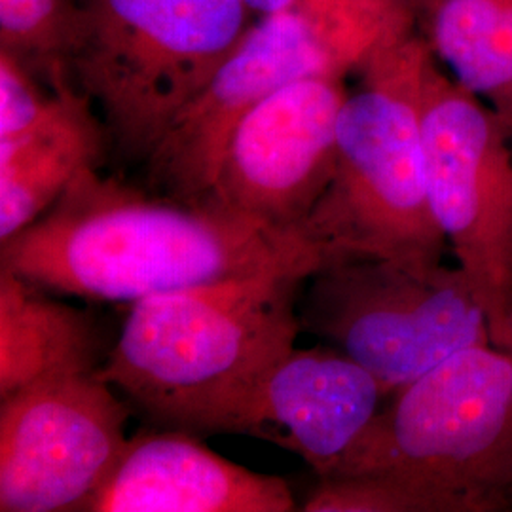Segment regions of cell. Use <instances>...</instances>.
I'll return each instance as SVG.
<instances>
[{
	"instance_id": "cell-4",
	"label": "cell",
	"mask_w": 512,
	"mask_h": 512,
	"mask_svg": "<svg viewBox=\"0 0 512 512\" xmlns=\"http://www.w3.org/2000/svg\"><path fill=\"white\" fill-rule=\"evenodd\" d=\"M245 0H80L69 57L74 88L110 143L147 160L255 25Z\"/></svg>"
},
{
	"instance_id": "cell-7",
	"label": "cell",
	"mask_w": 512,
	"mask_h": 512,
	"mask_svg": "<svg viewBox=\"0 0 512 512\" xmlns=\"http://www.w3.org/2000/svg\"><path fill=\"white\" fill-rule=\"evenodd\" d=\"M300 329L397 393L461 349L492 344L467 274L442 260L346 258L308 277Z\"/></svg>"
},
{
	"instance_id": "cell-5",
	"label": "cell",
	"mask_w": 512,
	"mask_h": 512,
	"mask_svg": "<svg viewBox=\"0 0 512 512\" xmlns=\"http://www.w3.org/2000/svg\"><path fill=\"white\" fill-rule=\"evenodd\" d=\"M395 33L389 8L346 0H308L262 16L150 152V192L202 202L234 129L251 110L298 78L344 76Z\"/></svg>"
},
{
	"instance_id": "cell-18",
	"label": "cell",
	"mask_w": 512,
	"mask_h": 512,
	"mask_svg": "<svg viewBox=\"0 0 512 512\" xmlns=\"http://www.w3.org/2000/svg\"><path fill=\"white\" fill-rule=\"evenodd\" d=\"M38 76L14 55L0 52V141L18 137L38 124L54 103Z\"/></svg>"
},
{
	"instance_id": "cell-3",
	"label": "cell",
	"mask_w": 512,
	"mask_h": 512,
	"mask_svg": "<svg viewBox=\"0 0 512 512\" xmlns=\"http://www.w3.org/2000/svg\"><path fill=\"white\" fill-rule=\"evenodd\" d=\"M427 59L397 33L363 59V88L346 97L338 118L334 177L306 220L332 262L444 256L448 241L431 211L421 143Z\"/></svg>"
},
{
	"instance_id": "cell-22",
	"label": "cell",
	"mask_w": 512,
	"mask_h": 512,
	"mask_svg": "<svg viewBox=\"0 0 512 512\" xmlns=\"http://www.w3.org/2000/svg\"><path fill=\"white\" fill-rule=\"evenodd\" d=\"M509 501H511V509H512V488H511V494H509Z\"/></svg>"
},
{
	"instance_id": "cell-11",
	"label": "cell",
	"mask_w": 512,
	"mask_h": 512,
	"mask_svg": "<svg viewBox=\"0 0 512 512\" xmlns=\"http://www.w3.org/2000/svg\"><path fill=\"white\" fill-rule=\"evenodd\" d=\"M296 501L279 476L260 475L177 429H141L90 512H291Z\"/></svg>"
},
{
	"instance_id": "cell-13",
	"label": "cell",
	"mask_w": 512,
	"mask_h": 512,
	"mask_svg": "<svg viewBox=\"0 0 512 512\" xmlns=\"http://www.w3.org/2000/svg\"><path fill=\"white\" fill-rule=\"evenodd\" d=\"M105 137L92 101L69 88L33 128L0 141V243L40 219L82 169L99 165Z\"/></svg>"
},
{
	"instance_id": "cell-10",
	"label": "cell",
	"mask_w": 512,
	"mask_h": 512,
	"mask_svg": "<svg viewBox=\"0 0 512 512\" xmlns=\"http://www.w3.org/2000/svg\"><path fill=\"white\" fill-rule=\"evenodd\" d=\"M342 74L304 76L266 97L234 129L209 200L285 230L306 220L336 171Z\"/></svg>"
},
{
	"instance_id": "cell-15",
	"label": "cell",
	"mask_w": 512,
	"mask_h": 512,
	"mask_svg": "<svg viewBox=\"0 0 512 512\" xmlns=\"http://www.w3.org/2000/svg\"><path fill=\"white\" fill-rule=\"evenodd\" d=\"M440 57L512 129V0H442L433 21Z\"/></svg>"
},
{
	"instance_id": "cell-17",
	"label": "cell",
	"mask_w": 512,
	"mask_h": 512,
	"mask_svg": "<svg viewBox=\"0 0 512 512\" xmlns=\"http://www.w3.org/2000/svg\"><path fill=\"white\" fill-rule=\"evenodd\" d=\"M306 512H490L476 497L389 475L319 478Z\"/></svg>"
},
{
	"instance_id": "cell-21",
	"label": "cell",
	"mask_w": 512,
	"mask_h": 512,
	"mask_svg": "<svg viewBox=\"0 0 512 512\" xmlns=\"http://www.w3.org/2000/svg\"><path fill=\"white\" fill-rule=\"evenodd\" d=\"M507 351L512 353V285L511 298H509V332H507Z\"/></svg>"
},
{
	"instance_id": "cell-2",
	"label": "cell",
	"mask_w": 512,
	"mask_h": 512,
	"mask_svg": "<svg viewBox=\"0 0 512 512\" xmlns=\"http://www.w3.org/2000/svg\"><path fill=\"white\" fill-rule=\"evenodd\" d=\"M304 281L255 275L137 300L95 374L152 427L249 435L262 387L296 348Z\"/></svg>"
},
{
	"instance_id": "cell-14",
	"label": "cell",
	"mask_w": 512,
	"mask_h": 512,
	"mask_svg": "<svg viewBox=\"0 0 512 512\" xmlns=\"http://www.w3.org/2000/svg\"><path fill=\"white\" fill-rule=\"evenodd\" d=\"M109 351L92 311L0 270V397L54 378L95 374Z\"/></svg>"
},
{
	"instance_id": "cell-20",
	"label": "cell",
	"mask_w": 512,
	"mask_h": 512,
	"mask_svg": "<svg viewBox=\"0 0 512 512\" xmlns=\"http://www.w3.org/2000/svg\"><path fill=\"white\" fill-rule=\"evenodd\" d=\"M346 2H353V4H365V6H384V8H389V0H346Z\"/></svg>"
},
{
	"instance_id": "cell-6",
	"label": "cell",
	"mask_w": 512,
	"mask_h": 512,
	"mask_svg": "<svg viewBox=\"0 0 512 512\" xmlns=\"http://www.w3.org/2000/svg\"><path fill=\"white\" fill-rule=\"evenodd\" d=\"M357 475L399 476L509 511L511 351L461 349L399 389L325 478Z\"/></svg>"
},
{
	"instance_id": "cell-16",
	"label": "cell",
	"mask_w": 512,
	"mask_h": 512,
	"mask_svg": "<svg viewBox=\"0 0 512 512\" xmlns=\"http://www.w3.org/2000/svg\"><path fill=\"white\" fill-rule=\"evenodd\" d=\"M80 0H0V52L14 55L52 92L74 88L69 73Z\"/></svg>"
},
{
	"instance_id": "cell-9",
	"label": "cell",
	"mask_w": 512,
	"mask_h": 512,
	"mask_svg": "<svg viewBox=\"0 0 512 512\" xmlns=\"http://www.w3.org/2000/svg\"><path fill=\"white\" fill-rule=\"evenodd\" d=\"M97 374L0 397V511L90 512L128 446V401Z\"/></svg>"
},
{
	"instance_id": "cell-19",
	"label": "cell",
	"mask_w": 512,
	"mask_h": 512,
	"mask_svg": "<svg viewBox=\"0 0 512 512\" xmlns=\"http://www.w3.org/2000/svg\"><path fill=\"white\" fill-rule=\"evenodd\" d=\"M249 4V8L255 12L256 16H270V14H277L283 10H291L296 8L308 0H245Z\"/></svg>"
},
{
	"instance_id": "cell-8",
	"label": "cell",
	"mask_w": 512,
	"mask_h": 512,
	"mask_svg": "<svg viewBox=\"0 0 512 512\" xmlns=\"http://www.w3.org/2000/svg\"><path fill=\"white\" fill-rule=\"evenodd\" d=\"M421 143L431 211L475 285L492 344L507 349L512 285V129L478 95L437 73L420 84Z\"/></svg>"
},
{
	"instance_id": "cell-12",
	"label": "cell",
	"mask_w": 512,
	"mask_h": 512,
	"mask_svg": "<svg viewBox=\"0 0 512 512\" xmlns=\"http://www.w3.org/2000/svg\"><path fill=\"white\" fill-rule=\"evenodd\" d=\"M387 393L372 372L334 348H294L264 384L251 414L253 437L332 475L376 418Z\"/></svg>"
},
{
	"instance_id": "cell-1",
	"label": "cell",
	"mask_w": 512,
	"mask_h": 512,
	"mask_svg": "<svg viewBox=\"0 0 512 512\" xmlns=\"http://www.w3.org/2000/svg\"><path fill=\"white\" fill-rule=\"evenodd\" d=\"M329 264L308 230L275 228L209 198L141 192L97 167L82 169L0 249V270L44 291L126 304L241 277H310Z\"/></svg>"
}]
</instances>
